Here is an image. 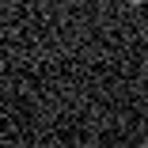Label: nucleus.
Returning <instances> with one entry per match:
<instances>
[{"instance_id": "nucleus-1", "label": "nucleus", "mask_w": 148, "mask_h": 148, "mask_svg": "<svg viewBox=\"0 0 148 148\" xmlns=\"http://www.w3.org/2000/svg\"><path fill=\"white\" fill-rule=\"evenodd\" d=\"M133 4H137V0H133Z\"/></svg>"}]
</instances>
